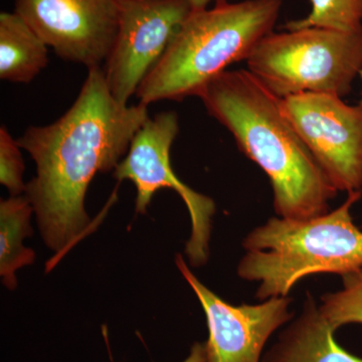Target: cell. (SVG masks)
Listing matches in <instances>:
<instances>
[{"mask_svg": "<svg viewBox=\"0 0 362 362\" xmlns=\"http://www.w3.org/2000/svg\"><path fill=\"white\" fill-rule=\"evenodd\" d=\"M149 118L146 105L117 101L104 70L95 66L61 118L49 125L32 126L18 138L37 166L25 194L45 245L56 255L68 252L90 228L85 199L90 181L116 168Z\"/></svg>", "mask_w": 362, "mask_h": 362, "instance_id": "cell-1", "label": "cell"}, {"mask_svg": "<svg viewBox=\"0 0 362 362\" xmlns=\"http://www.w3.org/2000/svg\"><path fill=\"white\" fill-rule=\"evenodd\" d=\"M199 97L240 151L268 175L280 218L306 220L329 213L338 190L283 113L280 98L247 70L223 71Z\"/></svg>", "mask_w": 362, "mask_h": 362, "instance_id": "cell-2", "label": "cell"}, {"mask_svg": "<svg viewBox=\"0 0 362 362\" xmlns=\"http://www.w3.org/2000/svg\"><path fill=\"white\" fill-rule=\"evenodd\" d=\"M282 0H243L192 11L135 96L149 106L162 100L197 96L237 62L247 61L273 33Z\"/></svg>", "mask_w": 362, "mask_h": 362, "instance_id": "cell-3", "label": "cell"}, {"mask_svg": "<svg viewBox=\"0 0 362 362\" xmlns=\"http://www.w3.org/2000/svg\"><path fill=\"white\" fill-rule=\"evenodd\" d=\"M362 192L349 194L334 211L306 218H273L244 240L247 254L238 275L259 282L257 297L288 296L301 279L315 274L343 276L362 268V230L351 209Z\"/></svg>", "mask_w": 362, "mask_h": 362, "instance_id": "cell-4", "label": "cell"}, {"mask_svg": "<svg viewBox=\"0 0 362 362\" xmlns=\"http://www.w3.org/2000/svg\"><path fill=\"white\" fill-rule=\"evenodd\" d=\"M247 71L275 96L345 97L362 70V28H304L271 33L247 59Z\"/></svg>", "mask_w": 362, "mask_h": 362, "instance_id": "cell-5", "label": "cell"}, {"mask_svg": "<svg viewBox=\"0 0 362 362\" xmlns=\"http://www.w3.org/2000/svg\"><path fill=\"white\" fill-rule=\"evenodd\" d=\"M178 132L180 122L175 111L162 112L149 118L136 132L127 154L114 169L113 176L118 181L134 183L136 211L139 214L146 213L152 197L161 188H170L180 195L192 221L185 254L192 266L201 267L209 259L216 204L211 197L187 187L171 168L170 149Z\"/></svg>", "mask_w": 362, "mask_h": 362, "instance_id": "cell-6", "label": "cell"}, {"mask_svg": "<svg viewBox=\"0 0 362 362\" xmlns=\"http://www.w3.org/2000/svg\"><path fill=\"white\" fill-rule=\"evenodd\" d=\"M283 113L338 192H361L362 106L301 93L281 99Z\"/></svg>", "mask_w": 362, "mask_h": 362, "instance_id": "cell-7", "label": "cell"}, {"mask_svg": "<svg viewBox=\"0 0 362 362\" xmlns=\"http://www.w3.org/2000/svg\"><path fill=\"white\" fill-rule=\"evenodd\" d=\"M118 32L105 62V78L117 101L128 105L192 13L189 0H119Z\"/></svg>", "mask_w": 362, "mask_h": 362, "instance_id": "cell-8", "label": "cell"}, {"mask_svg": "<svg viewBox=\"0 0 362 362\" xmlns=\"http://www.w3.org/2000/svg\"><path fill=\"white\" fill-rule=\"evenodd\" d=\"M16 11L59 58L105 63L118 32L119 0H16Z\"/></svg>", "mask_w": 362, "mask_h": 362, "instance_id": "cell-9", "label": "cell"}, {"mask_svg": "<svg viewBox=\"0 0 362 362\" xmlns=\"http://www.w3.org/2000/svg\"><path fill=\"white\" fill-rule=\"evenodd\" d=\"M176 266L194 290L206 317L207 362H261L271 335L291 320V300L273 297L258 305H232L202 284L177 255Z\"/></svg>", "mask_w": 362, "mask_h": 362, "instance_id": "cell-10", "label": "cell"}, {"mask_svg": "<svg viewBox=\"0 0 362 362\" xmlns=\"http://www.w3.org/2000/svg\"><path fill=\"white\" fill-rule=\"evenodd\" d=\"M337 328L309 295L301 315L280 335L261 362H362L340 346Z\"/></svg>", "mask_w": 362, "mask_h": 362, "instance_id": "cell-11", "label": "cell"}, {"mask_svg": "<svg viewBox=\"0 0 362 362\" xmlns=\"http://www.w3.org/2000/svg\"><path fill=\"white\" fill-rule=\"evenodd\" d=\"M49 45L16 13H0V78L28 84L49 63Z\"/></svg>", "mask_w": 362, "mask_h": 362, "instance_id": "cell-12", "label": "cell"}, {"mask_svg": "<svg viewBox=\"0 0 362 362\" xmlns=\"http://www.w3.org/2000/svg\"><path fill=\"white\" fill-rule=\"evenodd\" d=\"M33 207L25 195L11 197L0 202V276L9 290L18 286L16 271L32 265L35 252L23 245L32 235L30 218Z\"/></svg>", "mask_w": 362, "mask_h": 362, "instance_id": "cell-13", "label": "cell"}, {"mask_svg": "<svg viewBox=\"0 0 362 362\" xmlns=\"http://www.w3.org/2000/svg\"><path fill=\"white\" fill-rule=\"evenodd\" d=\"M310 13L286 23L285 30L322 28L354 32L362 28V0H310Z\"/></svg>", "mask_w": 362, "mask_h": 362, "instance_id": "cell-14", "label": "cell"}, {"mask_svg": "<svg viewBox=\"0 0 362 362\" xmlns=\"http://www.w3.org/2000/svg\"><path fill=\"white\" fill-rule=\"evenodd\" d=\"M343 289L324 295L320 310L337 329L362 324V268L341 276Z\"/></svg>", "mask_w": 362, "mask_h": 362, "instance_id": "cell-15", "label": "cell"}, {"mask_svg": "<svg viewBox=\"0 0 362 362\" xmlns=\"http://www.w3.org/2000/svg\"><path fill=\"white\" fill-rule=\"evenodd\" d=\"M18 139H14L6 126L0 128V182L8 189L11 197L25 194L23 182L25 162Z\"/></svg>", "mask_w": 362, "mask_h": 362, "instance_id": "cell-16", "label": "cell"}, {"mask_svg": "<svg viewBox=\"0 0 362 362\" xmlns=\"http://www.w3.org/2000/svg\"><path fill=\"white\" fill-rule=\"evenodd\" d=\"M182 362H207L206 343L195 342Z\"/></svg>", "mask_w": 362, "mask_h": 362, "instance_id": "cell-17", "label": "cell"}, {"mask_svg": "<svg viewBox=\"0 0 362 362\" xmlns=\"http://www.w3.org/2000/svg\"><path fill=\"white\" fill-rule=\"evenodd\" d=\"M192 11H202V9L209 8V4H220L228 2V0H189Z\"/></svg>", "mask_w": 362, "mask_h": 362, "instance_id": "cell-18", "label": "cell"}, {"mask_svg": "<svg viewBox=\"0 0 362 362\" xmlns=\"http://www.w3.org/2000/svg\"><path fill=\"white\" fill-rule=\"evenodd\" d=\"M359 76H361V80H362V70L361 71V74H359ZM361 105L362 106V100H361Z\"/></svg>", "mask_w": 362, "mask_h": 362, "instance_id": "cell-19", "label": "cell"}]
</instances>
